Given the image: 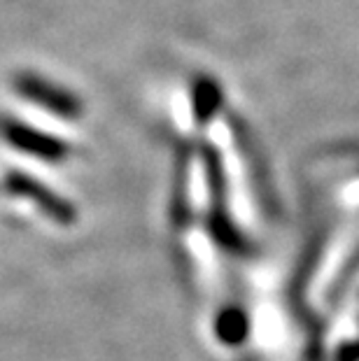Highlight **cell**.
<instances>
[{
	"label": "cell",
	"mask_w": 359,
	"mask_h": 361,
	"mask_svg": "<svg viewBox=\"0 0 359 361\" xmlns=\"http://www.w3.org/2000/svg\"><path fill=\"white\" fill-rule=\"evenodd\" d=\"M0 135L10 147L24 152L28 157L42 159L47 164H59L71 154V145L61 137L44 133L40 128H33L14 117H0Z\"/></svg>",
	"instance_id": "1"
},
{
	"label": "cell",
	"mask_w": 359,
	"mask_h": 361,
	"mask_svg": "<svg viewBox=\"0 0 359 361\" xmlns=\"http://www.w3.org/2000/svg\"><path fill=\"white\" fill-rule=\"evenodd\" d=\"M5 187L10 189L14 196L26 198V201H30L35 207H40L49 219H54L61 226H71L78 221L75 205L68 201V198L56 194L54 189H49L47 184L35 180L33 175L21 173V171H10L5 175Z\"/></svg>",
	"instance_id": "2"
},
{
	"label": "cell",
	"mask_w": 359,
	"mask_h": 361,
	"mask_svg": "<svg viewBox=\"0 0 359 361\" xmlns=\"http://www.w3.org/2000/svg\"><path fill=\"white\" fill-rule=\"evenodd\" d=\"M14 91L26 98V101L35 103L37 107L47 110L56 117L63 119H78L82 117L84 107L82 101L68 89H61L59 84L37 78L33 73H21L14 78Z\"/></svg>",
	"instance_id": "3"
},
{
	"label": "cell",
	"mask_w": 359,
	"mask_h": 361,
	"mask_svg": "<svg viewBox=\"0 0 359 361\" xmlns=\"http://www.w3.org/2000/svg\"><path fill=\"white\" fill-rule=\"evenodd\" d=\"M205 226H208L210 238L215 240L221 250L231 252V255L238 257H248L252 252V245L245 238V233L236 226V221L229 217L226 207H210V214L205 219Z\"/></svg>",
	"instance_id": "4"
},
{
	"label": "cell",
	"mask_w": 359,
	"mask_h": 361,
	"mask_svg": "<svg viewBox=\"0 0 359 361\" xmlns=\"http://www.w3.org/2000/svg\"><path fill=\"white\" fill-rule=\"evenodd\" d=\"M215 336L229 348H238L250 336V317L241 305H224L215 317Z\"/></svg>",
	"instance_id": "5"
},
{
	"label": "cell",
	"mask_w": 359,
	"mask_h": 361,
	"mask_svg": "<svg viewBox=\"0 0 359 361\" xmlns=\"http://www.w3.org/2000/svg\"><path fill=\"white\" fill-rule=\"evenodd\" d=\"M221 89L215 80L210 78H196L192 87V112L201 126H208L212 119L217 117L221 107Z\"/></svg>",
	"instance_id": "6"
},
{
	"label": "cell",
	"mask_w": 359,
	"mask_h": 361,
	"mask_svg": "<svg viewBox=\"0 0 359 361\" xmlns=\"http://www.w3.org/2000/svg\"><path fill=\"white\" fill-rule=\"evenodd\" d=\"M201 157H203V168H205V178H208V189H210V207H221L226 198V175H224V164H221V157L215 147L210 145H203L201 147Z\"/></svg>",
	"instance_id": "7"
},
{
	"label": "cell",
	"mask_w": 359,
	"mask_h": 361,
	"mask_svg": "<svg viewBox=\"0 0 359 361\" xmlns=\"http://www.w3.org/2000/svg\"><path fill=\"white\" fill-rule=\"evenodd\" d=\"M336 361H359V338L343 345L339 355H336Z\"/></svg>",
	"instance_id": "8"
}]
</instances>
